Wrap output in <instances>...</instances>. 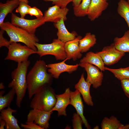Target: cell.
Here are the masks:
<instances>
[{
  "mask_svg": "<svg viewBox=\"0 0 129 129\" xmlns=\"http://www.w3.org/2000/svg\"><path fill=\"white\" fill-rule=\"evenodd\" d=\"M48 68L43 60H37L27 76L29 99L44 86L50 85L53 78L47 72Z\"/></svg>",
  "mask_w": 129,
  "mask_h": 129,
  "instance_id": "1",
  "label": "cell"
},
{
  "mask_svg": "<svg viewBox=\"0 0 129 129\" xmlns=\"http://www.w3.org/2000/svg\"><path fill=\"white\" fill-rule=\"evenodd\" d=\"M30 64L28 60L18 63L17 68L11 73L12 80L8 85V87L15 91L16 96V104L19 108L27 89V76Z\"/></svg>",
  "mask_w": 129,
  "mask_h": 129,
  "instance_id": "2",
  "label": "cell"
},
{
  "mask_svg": "<svg viewBox=\"0 0 129 129\" xmlns=\"http://www.w3.org/2000/svg\"><path fill=\"white\" fill-rule=\"evenodd\" d=\"M0 28L6 32L10 38L9 41L11 43H22L29 47L37 51L35 44L36 43H38L39 40L35 34L30 33L9 22H4L0 26Z\"/></svg>",
  "mask_w": 129,
  "mask_h": 129,
  "instance_id": "3",
  "label": "cell"
},
{
  "mask_svg": "<svg viewBox=\"0 0 129 129\" xmlns=\"http://www.w3.org/2000/svg\"><path fill=\"white\" fill-rule=\"evenodd\" d=\"M56 96L50 85L45 86L34 95L30 103V108L33 109L51 112L56 102Z\"/></svg>",
  "mask_w": 129,
  "mask_h": 129,
  "instance_id": "4",
  "label": "cell"
},
{
  "mask_svg": "<svg viewBox=\"0 0 129 129\" xmlns=\"http://www.w3.org/2000/svg\"><path fill=\"white\" fill-rule=\"evenodd\" d=\"M65 43L58 39H54L52 43L48 44H35L37 53L40 57L45 55H54L57 60H64L66 58L65 49Z\"/></svg>",
  "mask_w": 129,
  "mask_h": 129,
  "instance_id": "5",
  "label": "cell"
},
{
  "mask_svg": "<svg viewBox=\"0 0 129 129\" xmlns=\"http://www.w3.org/2000/svg\"><path fill=\"white\" fill-rule=\"evenodd\" d=\"M8 52L5 60H12L18 63L28 60L31 54H37V51L16 42L11 43L7 48Z\"/></svg>",
  "mask_w": 129,
  "mask_h": 129,
  "instance_id": "6",
  "label": "cell"
},
{
  "mask_svg": "<svg viewBox=\"0 0 129 129\" xmlns=\"http://www.w3.org/2000/svg\"><path fill=\"white\" fill-rule=\"evenodd\" d=\"M45 22L43 17L40 18L29 20L20 17L14 13H11V23L32 34H35L36 29Z\"/></svg>",
  "mask_w": 129,
  "mask_h": 129,
  "instance_id": "7",
  "label": "cell"
},
{
  "mask_svg": "<svg viewBox=\"0 0 129 129\" xmlns=\"http://www.w3.org/2000/svg\"><path fill=\"white\" fill-rule=\"evenodd\" d=\"M102 58L105 65H110L118 62L125 55L115 47L113 43L104 47L102 51L97 52Z\"/></svg>",
  "mask_w": 129,
  "mask_h": 129,
  "instance_id": "8",
  "label": "cell"
},
{
  "mask_svg": "<svg viewBox=\"0 0 129 129\" xmlns=\"http://www.w3.org/2000/svg\"><path fill=\"white\" fill-rule=\"evenodd\" d=\"M79 64L85 69L87 74L86 80L90 83L93 88H97L102 85L103 75L99 68L87 63H80Z\"/></svg>",
  "mask_w": 129,
  "mask_h": 129,
  "instance_id": "9",
  "label": "cell"
},
{
  "mask_svg": "<svg viewBox=\"0 0 129 129\" xmlns=\"http://www.w3.org/2000/svg\"><path fill=\"white\" fill-rule=\"evenodd\" d=\"M53 112H46L32 109L27 114V122H33L43 129L49 128V121Z\"/></svg>",
  "mask_w": 129,
  "mask_h": 129,
  "instance_id": "10",
  "label": "cell"
},
{
  "mask_svg": "<svg viewBox=\"0 0 129 129\" xmlns=\"http://www.w3.org/2000/svg\"><path fill=\"white\" fill-rule=\"evenodd\" d=\"M69 11L67 7L62 8L56 5L48 7L43 16L45 22L56 23L63 19L65 21L67 19V15Z\"/></svg>",
  "mask_w": 129,
  "mask_h": 129,
  "instance_id": "11",
  "label": "cell"
},
{
  "mask_svg": "<svg viewBox=\"0 0 129 129\" xmlns=\"http://www.w3.org/2000/svg\"><path fill=\"white\" fill-rule=\"evenodd\" d=\"M66 60L65 59L59 63L47 65L48 72L51 75L53 78L58 79L62 73L67 72L70 74L77 70L79 66V64H68L65 63Z\"/></svg>",
  "mask_w": 129,
  "mask_h": 129,
  "instance_id": "12",
  "label": "cell"
},
{
  "mask_svg": "<svg viewBox=\"0 0 129 129\" xmlns=\"http://www.w3.org/2000/svg\"><path fill=\"white\" fill-rule=\"evenodd\" d=\"M71 91L70 88H68L66 89L63 93L56 95V102L51 111H57L58 116H67L66 109L70 104Z\"/></svg>",
  "mask_w": 129,
  "mask_h": 129,
  "instance_id": "13",
  "label": "cell"
},
{
  "mask_svg": "<svg viewBox=\"0 0 129 129\" xmlns=\"http://www.w3.org/2000/svg\"><path fill=\"white\" fill-rule=\"evenodd\" d=\"M109 4L104 0H91L87 13L88 18L91 21L98 18L107 8Z\"/></svg>",
  "mask_w": 129,
  "mask_h": 129,
  "instance_id": "14",
  "label": "cell"
},
{
  "mask_svg": "<svg viewBox=\"0 0 129 129\" xmlns=\"http://www.w3.org/2000/svg\"><path fill=\"white\" fill-rule=\"evenodd\" d=\"M82 38L81 36H78L74 39L68 41L65 44V49L66 55V60L72 59L75 61L82 56L79 47V41Z\"/></svg>",
  "mask_w": 129,
  "mask_h": 129,
  "instance_id": "15",
  "label": "cell"
},
{
  "mask_svg": "<svg viewBox=\"0 0 129 129\" xmlns=\"http://www.w3.org/2000/svg\"><path fill=\"white\" fill-rule=\"evenodd\" d=\"M81 94L79 91L76 89L74 91H71L70 104L73 106L77 113L81 116L85 127L88 129H91L90 126L84 115V105Z\"/></svg>",
  "mask_w": 129,
  "mask_h": 129,
  "instance_id": "16",
  "label": "cell"
},
{
  "mask_svg": "<svg viewBox=\"0 0 129 129\" xmlns=\"http://www.w3.org/2000/svg\"><path fill=\"white\" fill-rule=\"evenodd\" d=\"M91 85L90 83L85 80L83 73L78 82L75 85V88L81 94L86 103L88 106H92L93 103L90 92Z\"/></svg>",
  "mask_w": 129,
  "mask_h": 129,
  "instance_id": "17",
  "label": "cell"
},
{
  "mask_svg": "<svg viewBox=\"0 0 129 129\" xmlns=\"http://www.w3.org/2000/svg\"><path fill=\"white\" fill-rule=\"evenodd\" d=\"M17 110L11 108L10 107L4 109L0 112V119L4 120L6 123V129H21L18 125V121L12 115Z\"/></svg>",
  "mask_w": 129,
  "mask_h": 129,
  "instance_id": "18",
  "label": "cell"
},
{
  "mask_svg": "<svg viewBox=\"0 0 129 129\" xmlns=\"http://www.w3.org/2000/svg\"><path fill=\"white\" fill-rule=\"evenodd\" d=\"M64 21L63 19L54 23V26L58 29L57 36L58 39L65 43L74 39L78 34L75 31L70 33L67 29L64 24Z\"/></svg>",
  "mask_w": 129,
  "mask_h": 129,
  "instance_id": "19",
  "label": "cell"
},
{
  "mask_svg": "<svg viewBox=\"0 0 129 129\" xmlns=\"http://www.w3.org/2000/svg\"><path fill=\"white\" fill-rule=\"evenodd\" d=\"M20 1L18 0H8L5 3H0V27L9 13H12L13 10L18 6Z\"/></svg>",
  "mask_w": 129,
  "mask_h": 129,
  "instance_id": "20",
  "label": "cell"
},
{
  "mask_svg": "<svg viewBox=\"0 0 129 129\" xmlns=\"http://www.w3.org/2000/svg\"><path fill=\"white\" fill-rule=\"evenodd\" d=\"M80 63L90 64L99 68L102 71H105V64L101 57L96 53L92 52L87 53L80 61Z\"/></svg>",
  "mask_w": 129,
  "mask_h": 129,
  "instance_id": "21",
  "label": "cell"
},
{
  "mask_svg": "<svg viewBox=\"0 0 129 129\" xmlns=\"http://www.w3.org/2000/svg\"><path fill=\"white\" fill-rule=\"evenodd\" d=\"M102 129H129V124H122L117 118L112 116L109 118L105 117L101 122Z\"/></svg>",
  "mask_w": 129,
  "mask_h": 129,
  "instance_id": "22",
  "label": "cell"
},
{
  "mask_svg": "<svg viewBox=\"0 0 129 129\" xmlns=\"http://www.w3.org/2000/svg\"><path fill=\"white\" fill-rule=\"evenodd\" d=\"M96 35L90 32L86 33L85 36L79 41V47L81 53L86 52L96 43Z\"/></svg>",
  "mask_w": 129,
  "mask_h": 129,
  "instance_id": "23",
  "label": "cell"
},
{
  "mask_svg": "<svg viewBox=\"0 0 129 129\" xmlns=\"http://www.w3.org/2000/svg\"><path fill=\"white\" fill-rule=\"evenodd\" d=\"M113 41L116 48L118 50L125 53L129 52V30L125 32L122 37L115 38Z\"/></svg>",
  "mask_w": 129,
  "mask_h": 129,
  "instance_id": "24",
  "label": "cell"
},
{
  "mask_svg": "<svg viewBox=\"0 0 129 129\" xmlns=\"http://www.w3.org/2000/svg\"><path fill=\"white\" fill-rule=\"evenodd\" d=\"M5 92L3 90L0 91V112L5 108L10 107L16 94L15 91L12 88H11L7 94L3 95Z\"/></svg>",
  "mask_w": 129,
  "mask_h": 129,
  "instance_id": "25",
  "label": "cell"
},
{
  "mask_svg": "<svg viewBox=\"0 0 129 129\" xmlns=\"http://www.w3.org/2000/svg\"><path fill=\"white\" fill-rule=\"evenodd\" d=\"M117 11L118 14L124 19L129 29V4L127 1L120 0L118 3Z\"/></svg>",
  "mask_w": 129,
  "mask_h": 129,
  "instance_id": "26",
  "label": "cell"
},
{
  "mask_svg": "<svg viewBox=\"0 0 129 129\" xmlns=\"http://www.w3.org/2000/svg\"><path fill=\"white\" fill-rule=\"evenodd\" d=\"M105 70L112 73L116 78L120 81L129 79V66L118 69H111L105 67Z\"/></svg>",
  "mask_w": 129,
  "mask_h": 129,
  "instance_id": "27",
  "label": "cell"
},
{
  "mask_svg": "<svg viewBox=\"0 0 129 129\" xmlns=\"http://www.w3.org/2000/svg\"><path fill=\"white\" fill-rule=\"evenodd\" d=\"M91 0H82L78 6L73 7L74 13L76 16H84L87 15L88 9Z\"/></svg>",
  "mask_w": 129,
  "mask_h": 129,
  "instance_id": "28",
  "label": "cell"
},
{
  "mask_svg": "<svg viewBox=\"0 0 129 129\" xmlns=\"http://www.w3.org/2000/svg\"><path fill=\"white\" fill-rule=\"evenodd\" d=\"M31 7L28 4L22 1H20L19 5L16 10V12L19 13L21 17L24 18L26 15L28 14V11Z\"/></svg>",
  "mask_w": 129,
  "mask_h": 129,
  "instance_id": "29",
  "label": "cell"
},
{
  "mask_svg": "<svg viewBox=\"0 0 129 129\" xmlns=\"http://www.w3.org/2000/svg\"><path fill=\"white\" fill-rule=\"evenodd\" d=\"M72 121L73 129H82L83 121L81 116L77 113L74 114Z\"/></svg>",
  "mask_w": 129,
  "mask_h": 129,
  "instance_id": "30",
  "label": "cell"
},
{
  "mask_svg": "<svg viewBox=\"0 0 129 129\" xmlns=\"http://www.w3.org/2000/svg\"><path fill=\"white\" fill-rule=\"evenodd\" d=\"M46 1H51L52 4L57 5L61 8H64L66 7L67 5L72 2V0H43Z\"/></svg>",
  "mask_w": 129,
  "mask_h": 129,
  "instance_id": "31",
  "label": "cell"
},
{
  "mask_svg": "<svg viewBox=\"0 0 129 129\" xmlns=\"http://www.w3.org/2000/svg\"><path fill=\"white\" fill-rule=\"evenodd\" d=\"M28 14L31 16H34L37 18H40L43 16V14L41 11L36 6L31 7L29 9Z\"/></svg>",
  "mask_w": 129,
  "mask_h": 129,
  "instance_id": "32",
  "label": "cell"
},
{
  "mask_svg": "<svg viewBox=\"0 0 129 129\" xmlns=\"http://www.w3.org/2000/svg\"><path fill=\"white\" fill-rule=\"evenodd\" d=\"M21 126L24 129H43L39 125L32 122H26L25 124L21 123Z\"/></svg>",
  "mask_w": 129,
  "mask_h": 129,
  "instance_id": "33",
  "label": "cell"
},
{
  "mask_svg": "<svg viewBox=\"0 0 129 129\" xmlns=\"http://www.w3.org/2000/svg\"><path fill=\"white\" fill-rule=\"evenodd\" d=\"M122 87L126 96L129 99V79L120 81Z\"/></svg>",
  "mask_w": 129,
  "mask_h": 129,
  "instance_id": "34",
  "label": "cell"
},
{
  "mask_svg": "<svg viewBox=\"0 0 129 129\" xmlns=\"http://www.w3.org/2000/svg\"><path fill=\"white\" fill-rule=\"evenodd\" d=\"M5 31L1 29L0 31V47L5 46L7 48L8 47L11 43L4 38L3 34Z\"/></svg>",
  "mask_w": 129,
  "mask_h": 129,
  "instance_id": "35",
  "label": "cell"
},
{
  "mask_svg": "<svg viewBox=\"0 0 129 129\" xmlns=\"http://www.w3.org/2000/svg\"><path fill=\"white\" fill-rule=\"evenodd\" d=\"M82 0H72L73 5V7L78 6L81 3Z\"/></svg>",
  "mask_w": 129,
  "mask_h": 129,
  "instance_id": "36",
  "label": "cell"
},
{
  "mask_svg": "<svg viewBox=\"0 0 129 129\" xmlns=\"http://www.w3.org/2000/svg\"><path fill=\"white\" fill-rule=\"evenodd\" d=\"M6 123L5 121L3 119H0V129H4Z\"/></svg>",
  "mask_w": 129,
  "mask_h": 129,
  "instance_id": "37",
  "label": "cell"
},
{
  "mask_svg": "<svg viewBox=\"0 0 129 129\" xmlns=\"http://www.w3.org/2000/svg\"><path fill=\"white\" fill-rule=\"evenodd\" d=\"M5 86L4 85L3 83L2 82H1L0 84V89L2 90L4 89Z\"/></svg>",
  "mask_w": 129,
  "mask_h": 129,
  "instance_id": "38",
  "label": "cell"
},
{
  "mask_svg": "<svg viewBox=\"0 0 129 129\" xmlns=\"http://www.w3.org/2000/svg\"><path fill=\"white\" fill-rule=\"evenodd\" d=\"M20 1H22L25 2L27 4L29 3L28 0H18Z\"/></svg>",
  "mask_w": 129,
  "mask_h": 129,
  "instance_id": "39",
  "label": "cell"
},
{
  "mask_svg": "<svg viewBox=\"0 0 129 129\" xmlns=\"http://www.w3.org/2000/svg\"><path fill=\"white\" fill-rule=\"evenodd\" d=\"M94 129H99V127L98 125H97L95 126L94 128Z\"/></svg>",
  "mask_w": 129,
  "mask_h": 129,
  "instance_id": "40",
  "label": "cell"
},
{
  "mask_svg": "<svg viewBox=\"0 0 129 129\" xmlns=\"http://www.w3.org/2000/svg\"><path fill=\"white\" fill-rule=\"evenodd\" d=\"M127 1L128 2V3L129 4V0H127Z\"/></svg>",
  "mask_w": 129,
  "mask_h": 129,
  "instance_id": "41",
  "label": "cell"
},
{
  "mask_svg": "<svg viewBox=\"0 0 129 129\" xmlns=\"http://www.w3.org/2000/svg\"><path fill=\"white\" fill-rule=\"evenodd\" d=\"M104 0L106 1H107L108 0Z\"/></svg>",
  "mask_w": 129,
  "mask_h": 129,
  "instance_id": "42",
  "label": "cell"
},
{
  "mask_svg": "<svg viewBox=\"0 0 129 129\" xmlns=\"http://www.w3.org/2000/svg\"></svg>",
  "mask_w": 129,
  "mask_h": 129,
  "instance_id": "43",
  "label": "cell"
}]
</instances>
